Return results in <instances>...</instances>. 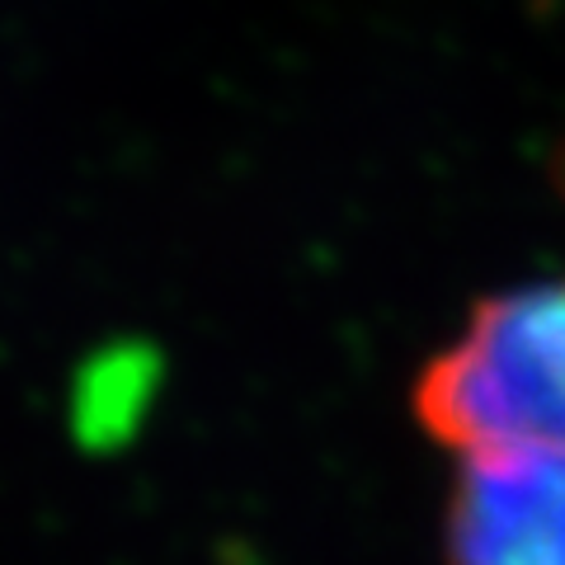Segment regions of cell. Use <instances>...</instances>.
<instances>
[{
	"label": "cell",
	"mask_w": 565,
	"mask_h": 565,
	"mask_svg": "<svg viewBox=\"0 0 565 565\" xmlns=\"http://www.w3.org/2000/svg\"><path fill=\"white\" fill-rule=\"evenodd\" d=\"M415 415L462 457L565 452V278L486 297L462 334L424 363Z\"/></svg>",
	"instance_id": "cell-1"
},
{
	"label": "cell",
	"mask_w": 565,
	"mask_h": 565,
	"mask_svg": "<svg viewBox=\"0 0 565 565\" xmlns=\"http://www.w3.org/2000/svg\"><path fill=\"white\" fill-rule=\"evenodd\" d=\"M161 377V349L147 340H118L90 353L71 382V434H76V444L90 452L122 448L141 429V419L151 415Z\"/></svg>",
	"instance_id": "cell-3"
},
{
	"label": "cell",
	"mask_w": 565,
	"mask_h": 565,
	"mask_svg": "<svg viewBox=\"0 0 565 565\" xmlns=\"http://www.w3.org/2000/svg\"><path fill=\"white\" fill-rule=\"evenodd\" d=\"M448 565H565V452L467 457L448 494Z\"/></svg>",
	"instance_id": "cell-2"
}]
</instances>
